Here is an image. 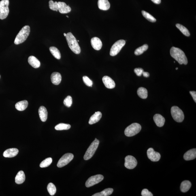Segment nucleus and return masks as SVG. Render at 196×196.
Returning <instances> with one entry per match:
<instances>
[{
    "instance_id": "obj_1",
    "label": "nucleus",
    "mask_w": 196,
    "mask_h": 196,
    "mask_svg": "<svg viewBox=\"0 0 196 196\" xmlns=\"http://www.w3.org/2000/svg\"><path fill=\"white\" fill-rule=\"evenodd\" d=\"M170 53L171 57L174 58L180 65H187V58L183 51L181 49L175 47H172L171 49Z\"/></svg>"
},
{
    "instance_id": "obj_2",
    "label": "nucleus",
    "mask_w": 196,
    "mask_h": 196,
    "mask_svg": "<svg viewBox=\"0 0 196 196\" xmlns=\"http://www.w3.org/2000/svg\"><path fill=\"white\" fill-rule=\"evenodd\" d=\"M68 44L71 50L76 54H79L81 52V48L78 41L71 33H68L66 36Z\"/></svg>"
},
{
    "instance_id": "obj_3",
    "label": "nucleus",
    "mask_w": 196,
    "mask_h": 196,
    "mask_svg": "<svg viewBox=\"0 0 196 196\" xmlns=\"http://www.w3.org/2000/svg\"><path fill=\"white\" fill-rule=\"evenodd\" d=\"M30 32V26L28 25L24 26L17 35L14 41L15 44L18 45L23 43L27 38Z\"/></svg>"
},
{
    "instance_id": "obj_4",
    "label": "nucleus",
    "mask_w": 196,
    "mask_h": 196,
    "mask_svg": "<svg viewBox=\"0 0 196 196\" xmlns=\"http://www.w3.org/2000/svg\"><path fill=\"white\" fill-rule=\"evenodd\" d=\"M141 127L140 124L134 123L131 124L126 128L124 133L127 137H132L141 131Z\"/></svg>"
},
{
    "instance_id": "obj_5",
    "label": "nucleus",
    "mask_w": 196,
    "mask_h": 196,
    "mask_svg": "<svg viewBox=\"0 0 196 196\" xmlns=\"http://www.w3.org/2000/svg\"><path fill=\"white\" fill-rule=\"evenodd\" d=\"M99 141L96 138L86 150L84 157V160H88L93 157L99 146Z\"/></svg>"
},
{
    "instance_id": "obj_6",
    "label": "nucleus",
    "mask_w": 196,
    "mask_h": 196,
    "mask_svg": "<svg viewBox=\"0 0 196 196\" xmlns=\"http://www.w3.org/2000/svg\"><path fill=\"white\" fill-rule=\"evenodd\" d=\"M171 116L175 121L178 122H181L184 119L183 112L177 106H173L171 110Z\"/></svg>"
},
{
    "instance_id": "obj_7",
    "label": "nucleus",
    "mask_w": 196,
    "mask_h": 196,
    "mask_svg": "<svg viewBox=\"0 0 196 196\" xmlns=\"http://www.w3.org/2000/svg\"><path fill=\"white\" fill-rule=\"evenodd\" d=\"M9 0H2L0 2V19H5L8 16L9 12Z\"/></svg>"
},
{
    "instance_id": "obj_8",
    "label": "nucleus",
    "mask_w": 196,
    "mask_h": 196,
    "mask_svg": "<svg viewBox=\"0 0 196 196\" xmlns=\"http://www.w3.org/2000/svg\"><path fill=\"white\" fill-rule=\"evenodd\" d=\"M125 41L124 40H120L113 45L110 51V55L114 56L117 54L125 44Z\"/></svg>"
},
{
    "instance_id": "obj_9",
    "label": "nucleus",
    "mask_w": 196,
    "mask_h": 196,
    "mask_svg": "<svg viewBox=\"0 0 196 196\" xmlns=\"http://www.w3.org/2000/svg\"><path fill=\"white\" fill-rule=\"evenodd\" d=\"M104 177L103 175L98 174L90 177L86 181V187H89L95 184H99L103 180Z\"/></svg>"
},
{
    "instance_id": "obj_10",
    "label": "nucleus",
    "mask_w": 196,
    "mask_h": 196,
    "mask_svg": "<svg viewBox=\"0 0 196 196\" xmlns=\"http://www.w3.org/2000/svg\"><path fill=\"white\" fill-rule=\"evenodd\" d=\"M74 158V156L72 153H67L65 154L59 160L57 164V166L61 168L68 164Z\"/></svg>"
},
{
    "instance_id": "obj_11",
    "label": "nucleus",
    "mask_w": 196,
    "mask_h": 196,
    "mask_svg": "<svg viewBox=\"0 0 196 196\" xmlns=\"http://www.w3.org/2000/svg\"><path fill=\"white\" fill-rule=\"evenodd\" d=\"M137 161L135 158L131 156H128L125 158V166L129 169H133L137 166Z\"/></svg>"
},
{
    "instance_id": "obj_12",
    "label": "nucleus",
    "mask_w": 196,
    "mask_h": 196,
    "mask_svg": "<svg viewBox=\"0 0 196 196\" xmlns=\"http://www.w3.org/2000/svg\"><path fill=\"white\" fill-rule=\"evenodd\" d=\"M147 156L149 159L152 162L159 161L161 158V155L159 152H156L153 148H150L147 150Z\"/></svg>"
},
{
    "instance_id": "obj_13",
    "label": "nucleus",
    "mask_w": 196,
    "mask_h": 196,
    "mask_svg": "<svg viewBox=\"0 0 196 196\" xmlns=\"http://www.w3.org/2000/svg\"><path fill=\"white\" fill-rule=\"evenodd\" d=\"M102 80L103 83L107 88L113 89L115 87V83L110 77L104 76L103 77Z\"/></svg>"
},
{
    "instance_id": "obj_14",
    "label": "nucleus",
    "mask_w": 196,
    "mask_h": 196,
    "mask_svg": "<svg viewBox=\"0 0 196 196\" xmlns=\"http://www.w3.org/2000/svg\"><path fill=\"white\" fill-rule=\"evenodd\" d=\"M58 4V11L61 14H67L71 12V7L64 2H59Z\"/></svg>"
},
{
    "instance_id": "obj_15",
    "label": "nucleus",
    "mask_w": 196,
    "mask_h": 196,
    "mask_svg": "<svg viewBox=\"0 0 196 196\" xmlns=\"http://www.w3.org/2000/svg\"><path fill=\"white\" fill-rule=\"evenodd\" d=\"M19 150L16 148H10L5 150L3 156L5 158H12L16 156L18 153Z\"/></svg>"
},
{
    "instance_id": "obj_16",
    "label": "nucleus",
    "mask_w": 196,
    "mask_h": 196,
    "mask_svg": "<svg viewBox=\"0 0 196 196\" xmlns=\"http://www.w3.org/2000/svg\"><path fill=\"white\" fill-rule=\"evenodd\" d=\"M91 43L93 48L96 50H101L102 47V43L100 39L97 37H94L91 39Z\"/></svg>"
},
{
    "instance_id": "obj_17",
    "label": "nucleus",
    "mask_w": 196,
    "mask_h": 196,
    "mask_svg": "<svg viewBox=\"0 0 196 196\" xmlns=\"http://www.w3.org/2000/svg\"><path fill=\"white\" fill-rule=\"evenodd\" d=\"M196 157V149H193L187 152L184 156L186 161H190L195 159Z\"/></svg>"
},
{
    "instance_id": "obj_18",
    "label": "nucleus",
    "mask_w": 196,
    "mask_h": 196,
    "mask_svg": "<svg viewBox=\"0 0 196 196\" xmlns=\"http://www.w3.org/2000/svg\"><path fill=\"white\" fill-rule=\"evenodd\" d=\"M153 120L158 127H161L164 125L165 120L163 117L159 114H156L154 116Z\"/></svg>"
},
{
    "instance_id": "obj_19",
    "label": "nucleus",
    "mask_w": 196,
    "mask_h": 196,
    "mask_svg": "<svg viewBox=\"0 0 196 196\" xmlns=\"http://www.w3.org/2000/svg\"><path fill=\"white\" fill-rule=\"evenodd\" d=\"M51 79L53 84L55 85H58L61 82V75L59 72H53L51 75Z\"/></svg>"
},
{
    "instance_id": "obj_20",
    "label": "nucleus",
    "mask_w": 196,
    "mask_h": 196,
    "mask_svg": "<svg viewBox=\"0 0 196 196\" xmlns=\"http://www.w3.org/2000/svg\"><path fill=\"white\" fill-rule=\"evenodd\" d=\"M39 114L40 120L42 122L46 121L48 117V112L44 106H41L39 109Z\"/></svg>"
},
{
    "instance_id": "obj_21",
    "label": "nucleus",
    "mask_w": 196,
    "mask_h": 196,
    "mask_svg": "<svg viewBox=\"0 0 196 196\" xmlns=\"http://www.w3.org/2000/svg\"><path fill=\"white\" fill-rule=\"evenodd\" d=\"M98 6L100 10L106 11L110 9V3L108 0H99Z\"/></svg>"
},
{
    "instance_id": "obj_22",
    "label": "nucleus",
    "mask_w": 196,
    "mask_h": 196,
    "mask_svg": "<svg viewBox=\"0 0 196 196\" xmlns=\"http://www.w3.org/2000/svg\"><path fill=\"white\" fill-rule=\"evenodd\" d=\"M102 117V114L101 112H96L93 115L90 117L89 124L92 125L99 122Z\"/></svg>"
},
{
    "instance_id": "obj_23",
    "label": "nucleus",
    "mask_w": 196,
    "mask_h": 196,
    "mask_svg": "<svg viewBox=\"0 0 196 196\" xmlns=\"http://www.w3.org/2000/svg\"><path fill=\"white\" fill-rule=\"evenodd\" d=\"M28 62L30 65L34 68H38L40 65V62L35 56H30L28 59Z\"/></svg>"
},
{
    "instance_id": "obj_24",
    "label": "nucleus",
    "mask_w": 196,
    "mask_h": 196,
    "mask_svg": "<svg viewBox=\"0 0 196 196\" xmlns=\"http://www.w3.org/2000/svg\"><path fill=\"white\" fill-rule=\"evenodd\" d=\"M25 175L23 171H19L15 178V182L17 184H21L25 181Z\"/></svg>"
},
{
    "instance_id": "obj_25",
    "label": "nucleus",
    "mask_w": 196,
    "mask_h": 196,
    "mask_svg": "<svg viewBox=\"0 0 196 196\" xmlns=\"http://www.w3.org/2000/svg\"><path fill=\"white\" fill-rule=\"evenodd\" d=\"M191 186V184L189 181L184 180L182 182L180 186L181 191L183 193H186L189 190Z\"/></svg>"
},
{
    "instance_id": "obj_26",
    "label": "nucleus",
    "mask_w": 196,
    "mask_h": 196,
    "mask_svg": "<svg viewBox=\"0 0 196 196\" xmlns=\"http://www.w3.org/2000/svg\"><path fill=\"white\" fill-rule=\"evenodd\" d=\"M28 106V101L27 100H23L16 103V108L19 111H22L25 110Z\"/></svg>"
},
{
    "instance_id": "obj_27",
    "label": "nucleus",
    "mask_w": 196,
    "mask_h": 196,
    "mask_svg": "<svg viewBox=\"0 0 196 196\" xmlns=\"http://www.w3.org/2000/svg\"><path fill=\"white\" fill-rule=\"evenodd\" d=\"M114 191V189L112 188H108L103 190V191L95 194L93 196H108L112 194Z\"/></svg>"
},
{
    "instance_id": "obj_28",
    "label": "nucleus",
    "mask_w": 196,
    "mask_h": 196,
    "mask_svg": "<svg viewBox=\"0 0 196 196\" xmlns=\"http://www.w3.org/2000/svg\"><path fill=\"white\" fill-rule=\"evenodd\" d=\"M137 94L139 97L142 99H146L148 97V90L146 88L140 87L137 90Z\"/></svg>"
},
{
    "instance_id": "obj_29",
    "label": "nucleus",
    "mask_w": 196,
    "mask_h": 196,
    "mask_svg": "<svg viewBox=\"0 0 196 196\" xmlns=\"http://www.w3.org/2000/svg\"><path fill=\"white\" fill-rule=\"evenodd\" d=\"M50 51L53 56L57 59L59 60L61 58V54L57 48L54 47H51L50 48Z\"/></svg>"
},
{
    "instance_id": "obj_30",
    "label": "nucleus",
    "mask_w": 196,
    "mask_h": 196,
    "mask_svg": "<svg viewBox=\"0 0 196 196\" xmlns=\"http://www.w3.org/2000/svg\"><path fill=\"white\" fill-rule=\"evenodd\" d=\"M176 26L184 35L187 37L190 36V34L189 31L184 26L180 24H176Z\"/></svg>"
},
{
    "instance_id": "obj_31",
    "label": "nucleus",
    "mask_w": 196,
    "mask_h": 196,
    "mask_svg": "<svg viewBox=\"0 0 196 196\" xmlns=\"http://www.w3.org/2000/svg\"><path fill=\"white\" fill-rule=\"evenodd\" d=\"M148 48V46L145 44L143 45L142 46L139 47L135 50V54L136 55H139L142 54Z\"/></svg>"
},
{
    "instance_id": "obj_32",
    "label": "nucleus",
    "mask_w": 196,
    "mask_h": 196,
    "mask_svg": "<svg viewBox=\"0 0 196 196\" xmlns=\"http://www.w3.org/2000/svg\"><path fill=\"white\" fill-rule=\"evenodd\" d=\"M71 126L69 124L64 123H60L56 125L55 129L57 131H62V130H67L70 129Z\"/></svg>"
},
{
    "instance_id": "obj_33",
    "label": "nucleus",
    "mask_w": 196,
    "mask_h": 196,
    "mask_svg": "<svg viewBox=\"0 0 196 196\" xmlns=\"http://www.w3.org/2000/svg\"><path fill=\"white\" fill-rule=\"evenodd\" d=\"M47 188L48 193L51 195L53 196L55 194L56 191V189L55 186L52 183H49Z\"/></svg>"
},
{
    "instance_id": "obj_34",
    "label": "nucleus",
    "mask_w": 196,
    "mask_h": 196,
    "mask_svg": "<svg viewBox=\"0 0 196 196\" xmlns=\"http://www.w3.org/2000/svg\"><path fill=\"white\" fill-rule=\"evenodd\" d=\"M142 14L145 18L147 20L151 22H155L156 21V19L153 16L150 15L149 13L147 12L146 11L142 10Z\"/></svg>"
},
{
    "instance_id": "obj_35",
    "label": "nucleus",
    "mask_w": 196,
    "mask_h": 196,
    "mask_svg": "<svg viewBox=\"0 0 196 196\" xmlns=\"http://www.w3.org/2000/svg\"><path fill=\"white\" fill-rule=\"evenodd\" d=\"M52 159L51 158H48L44 159L40 163V166L41 168L47 167L51 164Z\"/></svg>"
},
{
    "instance_id": "obj_36",
    "label": "nucleus",
    "mask_w": 196,
    "mask_h": 196,
    "mask_svg": "<svg viewBox=\"0 0 196 196\" xmlns=\"http://www.w3.org/2000/svg\"><path fill=\"white\" fill-rule=\"evenodd\" d=\"M49 7L51 10L58 11V4L57 2H54L51 0L49 2Z\"/></svg>"
},
{
    "instance_id": "obj_37",
    "label": "nucleus",
    "mask_w": 196,
    "mask_h": 196,
    "mask_svg": "<svg viewBox=\"0 0 196 196\" xmlns=\"http://www.w3.org/2000/svg\"><path fill=\"white\" fill-rule=\"evenodd\" d=\"M72 103V99L71 96H68L64 101V104L67 107H71Z\"/></svg>"
},
{
    "instance_id": "obj_38",
    "label": "nucleus",
    "mask_w": 196,
    "mask_h": 196,
    "mask_svg": "<svg viewBox=\"0 0 196 196\" xmlns=\"http://www.w3.org/2000/svg\"><path fill=\"white\" fill-rule=\"evenodd\" d=\"M83 80L86 85L91 87L93 85V82L90 79L86 76L83 77Z\"/></svg>"
},
{
    "instance_id": "obj_39",
    "label": "nucleus",
    "mask_w": 196,
    "mask_h": 196,
    "mask_svg": "<svg viewBox=\"0 0 196 196\" xmlns=\"http://www.w3.org/2000/svg\"><path fill=\"white\" fill-rule=\"evenodd\" d=\"M141 195L142 196H152L153 195L147 189H144L142 190V192H141Z\"/></svg>"
},
{
    "instance_id": "obj_40",
    "label": "nucleus",
    "mask_w": 196,
    "mask_h": 196,
    "mask_svg": "<svg viewBox=\"0 0 196 196\" xmlns=\"http://www.w3.org/2000/svg\"><path fill=\"white\" fill-rule=\"evenodd\" d=\"M134 72L137 76H140L142 75L144 70L142 68H136L134 69Z\"/></svg>"
},
{
    "instance_id": "obj_41",
    "label": "nucleus",
    "mask_w": 196,
    "mask_h": 196,
    "mask_svg": "<svg viewBox=\"0 0 196 196\" xmlns=\"http://www.w3.org/2000/svg\"><path fill=\"white\" fill-rule=\"evenodd\" d=\"M190 93L191 94L192 97H193L195 103H196V92L195 91H190Z\"/></svg>"
},
{
    "instance_id": "obj_42",
    "label": "nucleus",
    "mask_w": 196,
    "mask_h": 196,
    "mask_svg": "<svg viewBox=\"0 0 196 196\" xmlns=\"http://www.w3.org/2000/svg\"><path fill=\"white\" fill-rule=\"evenodd\" d=\"M143 76H144V77H145V78H148V77H149L150 76V74L148 72H144L142 73Z\"/></svg>"
},
{
    "instance_id": "obj_43",
    "label": "nucleus",
    "mask_w": 196,
    "mask_h": 196,
    "mask_svg": "<svg viewBox=\"0 0 196 196\" xmlns=\"http://www.w3.org/2000/svg\"><path fill=\"white\" fill-rule=\"evenodd\" d=\"M151 1L156 4H159L161 3V0H151Z\"/></svg>"
},
{
    "instance_id": "obj_44",
    "label": "nucleus",
    "mask_w": 196,
    "mask_h": 196,
    "mask_svg": "<svg viewBox=\"0 0 196 196\" xmlns=\"http://www.w3.org/2000/svg\"><path fill=\"white\" fill-rule=\"evenodd\" d=\"M67 34L65 33H64V35L65 36V37H66V36Z\"/></svg>"
},
{
    "instance_id": "obj_45",
    "label": "nucleus",
    "mask_w": 196,
    "mask_h": 196,
    "mask_svg": "<svg viewBox=\"0 0 196 196\" xmlns=\"http://www.w3.org/2000/svg\"><path fill=\"white\" fill-rule=\"evenodd\" d=\"M176 70H178V68H176Z\"/></svg>"
},
{
    "instance_id": "obj_46",
    "label": "nucleus",
    "mask_w": 196,
    "mask_h": 196,
    "mask_svg": "<svg viewBox=\"0 0 196 196\" xmlns=\"http://www.w3.org/2000/svg\"><path fill=\"white\" fill-rule=\"evenodd\" d=\"M66 17H67V18H69V17H68V16H66Z\"/></svg>"
},
{
    "instance_id": "obj_47",
    "label": "nucleus",
    "mask_w": 196,
    "mask_h": 196,
    "mask_svg": "<svg viewBox=\"0 0 196 196\" xmlns=\"http://www.w3.org/2000/svg\"><path fill=\"white\" fill-rule=\"evenodd\" d=\"M78 42H79V40H78Z\"/></svg>"
},
{
    "instance_id": "obj_48",
    "label": "nucleus",
    "mask_w": 196,
    "mask_h": 196,
    "mask_svg": "<svg viewBox=\"0 0 196 196\" xmlns=\"http://www.w3.org/2000/svg\"><path fill=\"white\" fill-rule=\"evenodd\" d=\"M0 78H1V76H0Z\"/></svg>"
}]
</instances>
